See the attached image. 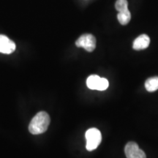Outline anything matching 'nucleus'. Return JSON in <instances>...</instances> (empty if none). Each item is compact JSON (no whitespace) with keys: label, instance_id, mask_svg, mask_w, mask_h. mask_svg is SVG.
I'll list each match as a JSON object with an SVG mask.
<instances>
[{"label":"nucleus","instance_id":"1","mask_svg":"<svg viewBox=\"0 0 158 158\" xmlns=\"http://www.w3.org/2000/svg\"><path fill=\"white\" fill-rule=\"evenodd\" d=\"M50 122V116L46 112H39L33 117L29 124V132L33 135H39L45 133L48 129Z\"/></svg>","mask_w":158,"mask_h":158},{"label":"nucleus","instance_id":"2","mask_svg":"<svg viewBox=\"0 0 158 158\" xmlns=\"http://www.w3.org/2000/svg\"><path fill=\"white\" fill-rule=\"evenodd\" d=\"M86 149L89 152L93 151L101 143V133L97 128H90L86 132Z\"/></svg>","mask_w":158,"mask_h":158},{"label":"nucleus","instance_id":"3","mask_svg":"<svg viewBox=\"0 0 158 158\" xmlns=\"http://www.w3.org/2000/svg\"><path fill=\"white\" fill-rule=\"evenodd\" d=\"M76 45L78 48H84L88 52H92L96 48V39L94 35L84 34L77 40Z\"/></svg>","mask_w":158,"mask_h":158},{"label":"nucleus","instance_id":"4","mask_svg":"<svg viewBox=\"0 0 158 158\" xmlns=\"http://www.w3.org/2000/svg\"><path fill=\"white\" fill-rule=\"evenodd\" d=\"M124 152L127 158H147L144 152L135 142L127 143L124 148Z\"/></svg>","mask_w":158,"mask_h":158},{"label":"nucleus","instance_id":"5","mask_svg":"<svg viewBox=\"0 0 158 158\" xmlns=\"http://www.w3.org/2000/svg\"><path fill=\"white\" fill-rule=\"evenodd\" d=\"M15 43L5 35H0V53L10 54L15 50Z\"/></svg>","mask_w":158,"mask_h":158},{"label":"nucleus","instance_id":"6","mask_svg":"<svg viewBox=\"0 0 158 158\" xmlns=\"http://www.w3.org/2000/svg\"><path fill=\"white\" fill-rule=\"evenodd\" d=\"M150 44V38L147 35H141L138 36L133 44V48L135 51H141L147 48Z\"/></svg>","mask_w":158,"mask_h":158},{"label":"nucleus","instance_id":"7","mask_svg":"<svg viewBox=\"0 0 158 158\" xmlns=\"http://www.w3.org/2000/svg\"><path fill=\"white\" fill-rule=\"evenodd\" d=\"M100 79L101 78L100 76H97V75H92V76H89L86 80V86L90 89L98 90Z\"/></svg>","mask_w":158,"mask_h":158},{"label":"nucleus","instance_id":"8","mask_svg":"<svg viewBox=\"0 0 158 158\" xmlns=\"http://www.w3.org/2000/svg\"><path fill=\"white\" fill-rule=\"evenodd\" d=\"M145 88L149 92L157 91L158 89V76L148 78L145 82Z\"/></svg>","mask_w":158,"mask_h":158},{"label":"nucleus","instance_id":"9","mask_svg":"<svg viewBox=\"0 0 158 158\" xmlns=\"http://www.w3.org/2000/svg\"><path fill=\"white\" fill-rule=\"evenodd\" d=\"M117 19L122 25H127L130 22V19H131V14H130L129 10L118 12L117 15Z\"/></svg>","mask_w":158,"mask_h":158},{"label":"nucleus","instance_id":"10","mask_svg":"<svg viewBox=\"0 0 158 158\" xmlns=\"http://www.w3.org/2000/svg\"><path fill=\"white\" fill-rule=\"evenodd\" d=\"M108 86H109V83H108V81L107 80V79L101 78V79H100V84H99L98 90L99 91L106 90V89L108 87Z\"/></svg>","mask_w":158,"mask_h":158}]
</instances>
